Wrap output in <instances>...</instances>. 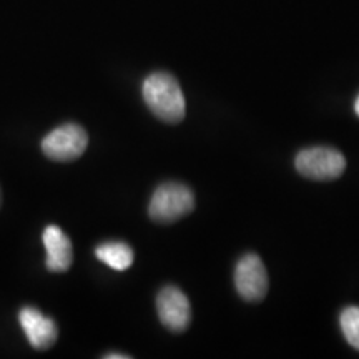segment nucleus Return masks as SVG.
I'll return each instance as SVG.
<instances>
[{
    "mask_svg": "<svg viewBox=\"0 0 359 359\" xmlns=\"http://www.w3.org/2000/svg\"><path fill=\"white\" fill-rule=\"evenodd\" d=\"M354 110H356V115L359 116V97L356 98V103H354Z\"/></svg>",
    "mask_w": 359,
    "mask_h": 359,
    "instance_id": "obj_12",
    "label": "nucleus"
},
{
    "mask_svg": "<svg viewBox=\"0 0 359 359\" xmlns=\"http://www.w3.org/2000/svg\"><path fill=\"white\" fill-rule=\"evenodd\" d=\"M45 251H47V269L52 273H64L72 266L74 262V250H72L70 238L65 235L55 224H50L43 230L42 235Z\"/></svg>",
    "mask_w": 359,
    "mask_h": 359,
    "instance_id": "obj_8",
    "label": "nucleus"
},
{
    "mask_svg": "<svg viewBox=\"0 0 359 359\" xmlns=\"http://www.w3.org/2000/svg\"><path fill=\"white\" fill-rule=\"evenodd\" d=\"M294 165L303 177L316 180V182H330L344 173L346 158L334 148L314 147L299 151Z\"/></svg>",
    "mask_w": 359,
    "mask_h": 359,
    "instance_id": "obj_3",
    "label": "nucleus"
},
{
    "mask_svg": "<svg viewBox=\"0 0 359 359\" xmlns=\"http://www.w3.org/2000/svg\"><path fill=\"white\" fill-rule=\"evenodd\" d=\"M195 208L193 191L183 183L168 182L156 188L148 205V215L156 223H173Z\"/></svg>",
    "mask_w": 359,
    "mask_h": 359,
    "instance_id": "obj_2",
    "label": "nucleus"
},
{
    "mask_svg": "<svg viewBox=\"0 0 359 359\" xmlns=\"http://www.w3.org/2000/svg\"><path fill=\"white\" fill-rule=\"evenodd\" d=\"M143 100L151 114L167 123H180L185 118L187 102L178 80L167 72H155L143 82Z\"/></svg>",
    "mask_w": 359,
    "mask_h": 359,
    "instance_id": "obj_1",
    "label": "nucleus"
},
{
    "mask_svg": "<svg viewBox=\"0 0 359 359\" xmlns=\"http://www.w3.org/2000/svg\"><path fill=\"white\" fill-rule=\"evenodd\" d=\"M97 258L115 271H125L133 263V250L122 241H107L97 246Z\"/></svg>",
    "mask_w": 359,
    "mask_h": 359,
    "instance_id": "obj_9",
    "label": "nucleus"
},
{
    "mask_svg": "<svg viewBox=\"0 0 359 359\" xmlns=\"http://www.w3.org/2000/svg\"><path fill=\"white\" fill-rule=\"evenodd\" d=\"M19 323L32 348L43 351V349H48L55 344L58 336L55 321L45 316L37 308H22L19 313Z\"/></svg>",
    "mask_w": 359,
    "mask_h": 359,
    "instance_id": "obj_7",
    "label": "nucleus"
},
{
    "mask_svg": "<svg viewBox=\"0 0 359 359\" xmlns=\"http://www.w3.org/2000/svg\"><path fill=\"white\" fill-rule=\"evenodd\" d=\"M105 358L107 359H128L130 356H128V354H122V353H120V354L109 353V354H105Z\"/></svg>",
    "mask_w": 359,
    "mask_h": 359,
    "instance_id": "obj_11",
    "label": "nucleus"
},
{
    "mask_svg": "<svg viewBox=\"0 0 359 359\" xmlns=\"http://www.w3.org/2000/svg\"><path fill=\"white\" fill-rule=\"evenodd\" d=\"M341 331H343L344 338L354 349L359 351V308L349 306L343 309L339 318Z\"/></svg>",
    "mask_w": 359,
    "mask_h": 359,
    "instance_id": "obj_10",
    "label": "nucleus"
},
{
    "mask_svg": "<svg viewBox=\"0 0 359 359\" xmlns=\"http://www.w3.org/2000/svg\"><path fill=\"white\" fill-rule=\"evenodd\" d=\"M156 309L161 325L175 333H182L190 326L191 306L188 298L177 286H165L156 296Z\"/></svg>",
    "mask_w": 359,
    "mask_h": 359,
    "instance_id": "obj_6",
    "label": "nucleus"
},
{
    "mask_svg": "<svg viewBox=\"0 0 359 359\" xmlns=\"http://www.w3.org/2000/svg\"><path fill=\"white\" fill-rule=\"evenodd\" d=\"M87 132L75 123H65L52 130L42 140L45 156L55 161H72L83 155L87 150Z\"/></svg>",
    "mask_w": 359,
    "mask_h": 359,
    "instance_id": "obj_4",
    "label": "nucleus"
},
{
    "mask_svg": "<svg viewBox=\"0 0 359 359\" xmlns=\"http://www.w3.org/2000/svg\"><path fill=\"white\" fill-rule=\"evenodd\" d=\"M235 285L246 302H262L268 291L266 268L258 255H245L236 264Z\"/></svg>",
    "mask_w": 359,
    "mask_h": 359,
    "instance_id": "obj_5",
    "label": "nucleus"
}]
</instances>
